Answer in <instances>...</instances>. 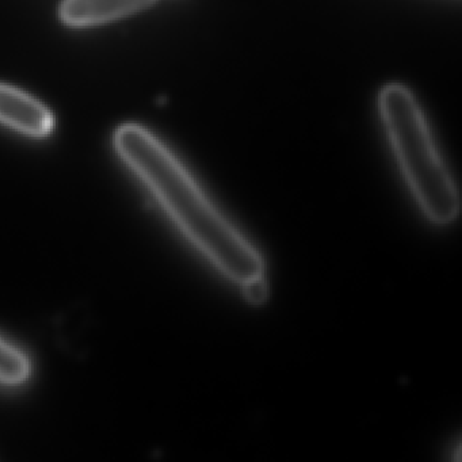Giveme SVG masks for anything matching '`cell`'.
Instances as JSON below:
<instances>
[{"label": "cell", "mask_w": 462, "mask_h": 462, "mask_svg": "<svg viewBox=\"0 0 462 462\" xmlns=\"http://www.w3.org/2000/svg\"><path fill=\"white\" fill-rule=\"evenodd\" d=\"M115 145L175 226L218 273L239 286L266 275L255 245L155 136L142 126L125 125L116 134Z\"/></svg>", "instance_id": "6da1fadb"}, {"label": "cell", "mask_w": 462, "mask_h": 462, "mask_svg": "<svg viewBox=\"0 0 462 462\" xmlns=\"http://www.w3.org/2000/svg\"><path fill=\"white\" fill-rule=\"evenodd\" d=\"M380 109L402 174L421 212L437 226L453 223L459 215L458 189L412 94L397 83L388 85L381 91Z\"/></svg>", "instance_id": "7a4b0ae2"}, {"label": "cell", "mask_w": 462, "mask_h": 462, "mask_svg": "<svg viewBox=\"0 0 462 462\" xmlns=\"http://www.w3.org/2000/svg\"><path fill=\"white\" fill-rule=\"evenodd\" d=\"M0 123L21 134L44 137L53 128L50 110L28 94L0 85Z\"/></svg>", "instance_id": "3957f363"}, {"label": "cell", "mask_w": 462, "mask_h": 462, "mask_svg": "<svg viewBox=\"0 0 462 462\" xmlns=\"http://www.w3.org/2000/svg\"><path fill=\"white\" fill-rule=\"evenodd\" d=\"M153 0H64L60 14L74 26L97 25L144 9Z\"/></svg>", "instance_id": "277c9868"}, {"label": "cell", "mask_w": 462, "mask_h": 462, "mask_svg": "<svg viewBox=\"0 0 462 462\" xmlns=\"http://www.w3.org/2000/svg\"><path fill=\"white\" fill-rule=\"evenodd\" d=\"M32 362L17 346L0 337V385H23L31 378Z\"/></svg>", "instance_id": "5b68a950"}, {"label": "cell", "mask_w": 462, "mask_h": 462, "mask_svg": "<svg viewBox=\"0 0 462 462\" xmlns=\"http://www.w3.org/2000/svg\"><path fill=\"white\" fill-rule=\"evenodd\" d=\"M240 288H242L245 300H247V301L254 302V304H261V302H263L264 300L267 299L269 286H267L266 275L253 278V280L243 283Z\"/></svg>", "instance_id": "8992f818"}]
</instances>
